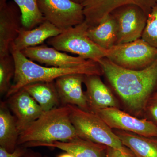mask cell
<instances>
[{
    "instance_id": "6da1fadb",
    "label": "cell",
    "mask_w": 157,
    "mask_h": 157,
    "mask_svg": "<svg viewBox=\"0 0 157 157\" xmlns=\"http://www.w3.org/2000/svg\"><path fill=\"white\" fill-rule=\"evenodd\" d=\"M98 63L128 110L136 117L144 113L149 100L157 91V59L140 70L122 67L106 57Z\"/></svg>"
},
{
    "instance_id": "7a4b0ae2",
    "label": "cell",
    "mask_w": 157,
    "mask_h": 157,
    "mask_svg": "<svg viewBox=\"0 0 157 157\" xmlns=\"http://www.w3.org/2000/svg\"><path fill=\"white\" fill-rule=\"evenodd\" d=\"M10 52L15 63V72L13 83L6 95V98L22 89L27 85L37 82L54 81L64 75L80 74L101 76L103 75L99 64L91 60H88L85 63L73 67H43L27 58L21 52L11 47Z\"/></svg>"
},
{
    "instance_id": "3957f363",
    "label": "cell",
    "mask_w": 157,
    "mask_h": 157,
    "mask_svg": "<svg viewBox=\"0 0 157 157\" xmlns=\"http://www.w3.org/2000/svg\"><path fill=\"white\" fill-rule=\"evenodd\" d=\"M69 105L44 111L42 115L20 134L17 146L29 142L51 143L66 141L78 137L70 120Z\"/></svg>"
},
{
    "instance_id": "277c9868",
    "label": "cell",
    "mask_w": 157,
    "mask_h": 157,
    "mask_svg": "<svg viewBox=\"0 0 157 157\" xmlns=\"http://www.w3.org/2000/svg\"><path fill=\"white\" fill-rule=\"evenodd\" d=\"M89 28L85 21L48 39L47 43L60 51L77 55L85 59L98 63L107 57V50L101 48L90 39L87 35Z\"/></svg>"
},
{
    "instance_id": "5b68a950",
    "label": "cell",
    "mask_w": 157,
    "mask_h": 157,
    "mask_svg": "<svg viewBox=\"0 0 157 157\" xmlns=\"http://www.w3.org/2000/svg\"><path fill=\"white\" fill-rule=\"evenodd\" d=\"M68 105L71 109L70 120L78 137L118 149L124 148L114 131L98 114Z\"/></svg>"
},
{
    "instance_id": "8992f818",
    "label": "cell",
    "mask_w": 157,
    "mask_h": 157,
    "mask_svg": "<svg viewBox=\"0 0 157 157\" xmlns=\"http://www.w3.org/2000/svg\"><path fill=\"white\" fill-rule=\"evenodd\" d=\"M106 58L125 69L142 70L156 60L157 48L140 38L133 42L114 45L107 50Z\"/></svg>"
},
{
    "instance_id": "52a82bcc",
    "label": "cell",
    "mask_w": 157,
    "mask_h": 157,
    "mask_svg": "<svg viewBox=\"0 0 157 157\" xmlns=\"http://www.w3.org/2000/svg\"><path fill=\"white\" fill-rule=\"evenodd\" d=\"M45 20L62 31L85 21L83 7L72 0H37Z\"/></svg>"
},
{
    "instance_id": "ba28073f",
    "label": "cell",
    "mask_w": 157,
    "mask_h": 157,
    "mask_svg": "<svg viewBox=\"0 0 157 157\" xmlns=\"http://www.w3.org/2000/svg\"><path fill=\"white\" fill-rule=\"evenodd\" d=\"M110 14L115 18L117 27L116 45L133 42L141 38L147 15L141 8L134 5H124Z\"/></svg>"
},
{
    "instance_id": "9c48e42d",
    "label": "cell",
    "mask_w": 157,
    "mask_h": 157,
    "mask_svg": "<svg viewBox=\"0 0 157 157\" xmlns=\"http://www.w3.org/2000/svg\"><path fill=\"white\" fill-rule=\"evenodd\" d=\"M98 114L111 129L131 132L149 137H157V125L147 119H140L112 107L98 110Z\"/></svg>"
},
{
    "instance_id": "30bf717a",
    "label": "cell",
    "mask_w": 157,
    "mask_h": 157,
    "mask_svg": "<svg viewBox=\"0 0 157 157\" xmlns=\"http://www.w3.org/2000/svg\"><path fill=\"white\" fill-rule=\"evenodd\" d=\"M85 21L89 27L98 25L113 10L121 6L134 5L148 15L157 0H85L82 3Z\"/></svg>"
},
{
    "instance_id": "8fae6325",
    "label": "cell",
    "mask_w": 157,
    "mask_h": 157,
    "mask_svg": "<svg viewBox=\"0 0 157 157\" xmlns=\"http://www.w3.org/2000/svg\"><path fill=\"white\" fill-rule=\"evenodd\" d=\"M22 28L21 12L16 4L0 0V58L11 55V44Z\"/></svg>"
},
{
    "instance_id": "7c38bea8",
    "label": "cell",
    "mask_w": 157,
    "mask_h": 157,
    "mask_svg": "<svg viewBox=\"0 0 157 157\" xmlns=\"http://www.w3.org/2000/svg\"><path fill=\"white\" fill-rule=\"evenodd\" d=\"M21 52L33 61L54 67H73L83 64L88 61L81 57L72 56L43 44L26 48Z\"/></svg>"
},
{
    "instance_id": "4fadbf2b",
    "label": "cell",
    "mask_w": 157,
    "mask_h": 157,
    "mask_svg": "<svg viewBox=\"0 0 157 157\" xmlns=\"http://www.w3.org/2000/svg\"><path fill=\"white\" fill-rule=\"evenodd\" d=\"M7 98L8 107L17 119L20 133L44 112L40 105L23 89Z\"/></svg>"
},
{
    "instance_id": "5bb4252c",
    "label": "cell",
    "mask_w": 157,
    "mask_h": 157,
    "mask_svg": "<svg viewBox=\"0 0 157 157\" xmlns=\"http://www.w3.org/2000/svg\"><path fill=\"white\" fill-rule=\"evenodd\" d=\"M85 76L80 74H68L55 80L61 106L74 105L85 111H90L86 95L82 87Z\"/></svg>"
},
{
    "instance_id": "9a60e30c",
    "label": "cell",
    "mask_w": 157,
    "mask_h": 157,
    "mask_svg": "<svg viewBox=\"0 0 157 157\" xmlns=\"http://www.w3.org/2000/svg\"><path fill=\"white\" fill-rule=\"evenodd\" d=\"M26 148L45 147L64 151L74 157H106L107 146L77 137L66 141H56L51 143L29 142L22 145Z\"/></svg>"
},
{
    "instance_id": "2e32d148",
    "label": "cell",
    "mask_w": 157,
    "mask_h": 157,
    "mask_svg": "<svg viewBox=\"0 0 157 157\" xmlns=\"http://www.w3.org/2000/svg\"><path fill=\"white\" fill-rule=\"evenodd\" d=\"M84 84L90 112L112 107H119L117 99L111 91L102 81L99 75H85Z\"/></svg>"
},
{
    "instance_id": "e0dca14e",
    "label": "cell",
    "mask_w": 157,
    "mask_h": 157,
    "mask_svg": "<svg viewBox=\"0 0 157 157\" xmlns=\"http://www.w3.org/2000/svg\"><path fill=\"white\" fill-rule=\"evenodd\" d=\"M62 32L61 30L45 20L32 29L26 30L22 28L17 38L11 43L10 48L21 52L26 48L42 45L46 40L56 36Z\"/></svg>"
},
{
    "instance_id": "ac0fdd59",
    "label": "cell",
    "mask_w": 157,
    "mask_h": 157,
    "mask_svg": "<svg viewBox=\"0 0 157 157\" xmlns=\"http://www.w3.org/2000/svg\"><path fill=\"white\" fill-rule=\"evenodd\" d=\"M20 132L17 119L11 114L7 102L0 104V147L10 153L14 152L17 146Z\"/></svg>"
},
{
    "instance_id": "d6986e66",
    "label": "cell",
    "mask_w": 157,
    "mask_h": 157,
    "mask_svg": "<svg viewBox=\"0 0 157 157\" xmlns=\"http://www.w3.org/2000/svg\"><path fill=\"white\" fill-rule=\"evenodd\" d=\"M114 133L123 144L132 151L136 157H157V140L121 130Z\"/></svg>"
},
{
    "instance_id": "ffe728a7",
    "label": "cell",
    "mask_w": 157,
    "mask_h": 157,
    "mask_svg": "<svg viewBox=\"0 0 157 157\" xmlns=\"http://www.w3.org/2000/svg\"><path fill=\"white\" fill-rule=\"evenodd\" d=\"M23 89L40 105L43 111L60 106L55 81L31 83Z\"/></svg>"
},
{
    "instance_id": "44dd1931",
    "label": "cell",
    "mask_w": 157,
    "mask_h": 157,
    "mask_svg": "<svg viewBox=\"0 0 157 157\" xmlns=\"http://www.w3.org/2000/svg\"><path fill=\"white\" fill-rule=\"evenodd\" d=\"M88 36L90 39L105 50H108L116 44L117 27L115 18L110 14L98 25L89 28Z\"/></svg>"
},
{
    "instance_id": "7402d4cb",
    "label": "cell",
    "mask_w": 157,
    "mask_h": 157,
    "mask_svg": "<svg viewBox=\"0 0 157 157\" xmlns=\"http://www.w3.org/2000/svg\"><path fill=\"white\" fill-rule=\"evenodd\" d=\"M21 14L22 28L26 30L36 27L45 20L37 0H13Z\"/></svg>"
},
{
    "instance_id": "603a6c76",
    "label": "cell",
    "mask_w": 157,
    "mask_h": 157,
    "mask_svg": "<svg viewBox=\"0 0 157 157\" xmlns=\"http://www.w3.org/2000/svg\"><path fill=\"white\" fill-rule=\"evenodd\" d=\"M15 72V63L11 55L0 58V94H7L11 88V80Z\"/></svg>"
},
{
    "instance_id": "cb8c5ba5",
    "label": "cell",
    "mask_w": 157,
    "mask_h": 157,
    "mask_svg": "<svg viewBox=\"0 0 157 157\" xmlns=\"http://www.w3.org/2000/svg\"><path fill=\"white\" fill-rule=\"evenodd\" d=\"M141 38L150 45L157 48V5L147 15L146 26Z\"/></svg>"
},
{
    "instance_id": "d4e9b609",
    "label": "cell",
    "mask_w": 157,
    "mask_h": 157,
    "mask_svg": "<svg viewBox=\"0 0 157 157\" xmlns=\"http://www.w3.org/2000/svg\"><path fill=\"white\" fill-rule=\"evenodd\" d=\"M144 113L147 114L149 120L157 125V91L149 100Z\"/></svg>"
},
{
    "instance_id": "484cf974",
    "label": "cell",
    "mask_w": 157,
    "mask_h": 157,
    "mask_svg": "<svg viewBox=\"0 0 157 157\" xmlns=\"http://www.w3.org/2000/svg\"><path fill=\"white\" fill-rule=\"evenodd\" d=\"M106 157H136L132 151L125 147L123 149H118L107 147Z\"/></svg>"
},
{
    "instance_id": "4316f807",
    "label": "cell",
    "mask_w": 157,
    "mask_h": 157,
    "mask_svg": "<svg viewBox=\"0 0 157 157\" xmlns=\"http://www.w3.org/2000/svg\"><path fill=\"white\" fill-rule=\"evenodd\" d=\"M17 147L14 152L10 153L2 147H0V157H20L25 152L27 148L22 146Z\"/></svg>"
},
{
    "instance_id": "83f0119b",
    "label": "cell",
    "mask_w": 157,
    "mask_h": 157,
    "mask_svg": "<svg viewBox=\"0 0 157 157\" xmlns=\"http://www.w3.org/2000/svg\"><path fill=\"white\" fill-rule=\"evenodd\" d=\"M20 157H49L48 156L41 154L38 152L35 151L32 149L27 148L25 152Z\"/></svg>"
},
{
    "instance_id": "f1b7e54d",
    "label": "cell",
    "mask_w": 157,
    "mask_h": 157,
    "mask_svg": "<svg viewBox=\"0 0 157 157\" xmlns=\"http://www.w3.org/2000/svg\"><path fill=\"white\" fill-rule=\"evenodd\" d=\"M57 157H74L72 155L68 153L65 152L64 153L58 155Z\"/></svg>"
},
{
    "instance_id": "f546056e",
    "label": "cell",
    "mask_w": 157,
    "mask_h": 157,
    "mask_svg": "<svg viewBox=\"0 0 157 157\" xmlns=\"http://www.w3.org/2000/svg\"><path fill=\"white\" fill-rule=\"evenodd\" d=\"M72 1L78 4H82L85 0H72Z\"/></svg>"
}]
</instances>
